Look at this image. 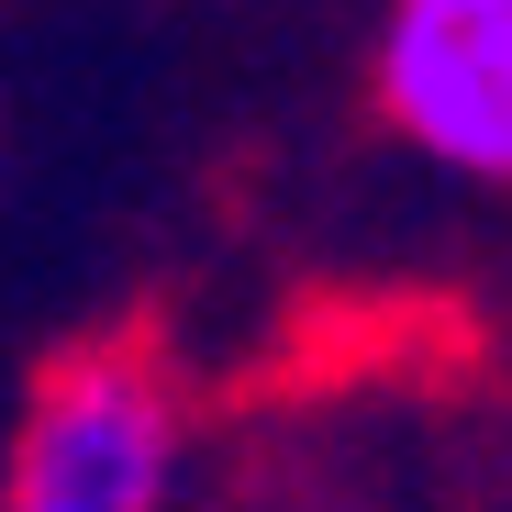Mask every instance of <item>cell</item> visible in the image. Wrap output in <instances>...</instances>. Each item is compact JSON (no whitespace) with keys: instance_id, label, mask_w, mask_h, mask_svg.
Instances as JSON below:
<instances>
[{"instance_id":"cell-1","label":"cell","mask_w":512,"mask_h":512,"mask_svg":"<svg viewBox=\"0 0 512 512\" xmlns=\"http://www.w3.org/2000/svg\"><path fill=\"white\" fill-rule=\"evenodd\" d=\"M179 468H190V401L167 379V357L134 334H101L34 379L0 501L12 512H156L179 490Z\"/></svg>"},{"instance_id":"cell-2","label":"cell","mask_w":512,"mask_h":512,"mask_svg":"<svg viewBox=\"0 0 512 512\" xmlns=\"http://www.w3.org/2000/svg\"><path fill=\"white\" fill-rule=\"evenodd\" d=\"M368 90L401 145L512 190V0H390Z\"/></svg>"}]
</instances>
